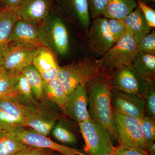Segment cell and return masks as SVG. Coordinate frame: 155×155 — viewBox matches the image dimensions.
<instances>
[{
  "label": "cell",
  "mask_w": 155,
  "mask_h": 155,
  "mask_svg": "<svg viewBox=\"0 0 155 155\" xmlns=\"http://www.w3.org/2000/svg\"><path fill=\"white\" fill-rule=\"evenodd\" d=\"M87 93L88 110L90 118L107 130L113 141L116 140L114 131L112 88L109 73L102 69L99 74L85 85Z\"/></svg>",
  "instance_id": "cell-1"
},
{
  "label": "cell",
  "mask_w": 155,
  "mask_h": 155,
  "mask_svg": "<svg viewBox=\"0 0 155 155\" xmlns=\"http://www.w3.org/2000/svg\"><path fill=\"white\" fill-rule=\"evenodd\" d=\"M101 70L98 59L87 57L60 67L57 78L69 95L78 85L85 86Z\"/></svg>",
  "instance_id": "cell-2"
},
{
  "label": "cell",
  "mask_w": 155,
  "mask_h": 155,
  "mask_svg": "<svg viewBox=\"0 0 155 155\" xmlns=\"http://www.w3.org/2000/svg\"><path fill=\"white\" fill-rule=\"evenodd\" d=\"M114 133L119 144L147 152L140 119L113 110Z\"/></svg>",
  "instance_id": "cell-3"
},
{
  "label": "cell",
  "mask_w": 155,
  "mask_h": 155,
  "mask_svg": "<svg viewBox=\"0 0 155 155\" xmlns=\"http://www.w3.org/2000/svg\"><path fill=\"white\" fill-rule=\"evenodd\" d=\"M87 155H101L115 148L110 135L102 125L91 119L78 124Z\"/></svg>",
  "instance_id": "cell-4"
},
{
  "label": "cell",
  "mask_w": 155,
  "mask_h": 155,
  "mask_svg": "<svg viewBox=\"0 0 155 155\" xmlns=\"http://www.w3.org/2000/svg\"><path fill=\"white\" fill-rule=\"evenodd\" d=\"M138 52L132 34L127 30V33L98 60L102 69L109 72L120 66L131 64Z\"/></svg>",
  "instance_id": "cell-5"
},
{
  "label": "cell",
  "mask_w": 155,
  "mask_h": 155,
  "mask_svg": "<svg viewBox=\"0 0 155 155\" xmlns=\"http://www.w3.org/2000/svg\"><path fill=\"white\" fill-rule=\"evenodd\" d=\"M108 73L112 87L143 97L149 82L140 76L131 64L120 66Z\"/></svg>",
  "instance_id": "cell-6"
},
{
  "label": "cell",
  "mask_w": 155,
  "mask_h": 155,
  "mask_svg": "<svg viewBox=\"0 0 155 155\" xmlns=\"http://www.w3.org/2000/svg\"><path fill=\"white\" fill-rule=\"evenodd\" d=\"M8 43L36 47L45 46L51 48L45 32L42 29V25L19 19L11 31Z\"/></svg>",
  "instance_id": "cell-7"
},
{
  "label": "cell",
  "mask_w": 155,
  "mask_h": 155,
  "mask_svg": "<svg viewBox=\"0 0 155 155\" xmlns=\"http://www.w3.org/2000/svg\"><path fill=\"white\" fill-rule=\"evenodd\" d=\"M46 102H38L30 107V111L24 127H29L45 136L51 133L56 123L61 119V114L54 109L48 110L46 107Z\"/></svg>",
  "instance_id": "cell-8"
},
{
  "label": "cell",
  "mask_w": 155,
  "mask_h": 155,
  "mask_svg": "<svg viewBox=\"0 0 155 155\" xmlns=\"http://www.w3.org/2000/svg\"><path fill=\"white\" fill-rule=\"evenodd\" d=\"M39 47L8 43L3 49V69L21 72L32 64L35 55Z\"/></svg>",
  "instance_id": "cell-9"
},
{
  "label": "cell",
  "mask_w": 155,
  "mask_h": 155,
  "mask_svg": "<svg viewBox=\"0 0 155 155\" xmlns=\"http://www.w3.org/2000/svg\"><path fill=\"white\" fill-rule=\"evenodd\" d=\"M88 28L87 41L92 52L101 58L115 43L108 28V19L98 17L92 19Z\"/></svg>",
  "instance_id": "cell-10"
},
{
  "label": "cell",
  "mask_w": 155,
  "mask_h": 155,
  "mask_svg": "<svg viewBox=\"0 0 155 155\" xmlns=\"http://www.w3.org/2000/svg\"><path fill=\"white\" fill-rule=\"evenodd\" d=\"M13 135L29 146L51 150L64 155H87L80 150L60 144L47 136L32 129H25V127L19 129Z\"/></svg>",
  "instance_id": "cell-11"
},
{
  "label": "cell",
  "mask_w": 155,
  "mask_h": 155,
  "mask_svg": "<svg viewBox=\"0 0 155 155\" xmlns=\"http://www.w3.org/2000/svg\"><path fill=\"white\" fill-rule=\"evenodd\" d=\"M61 110L77 124L91 119L85 85H78L68 95L67 101Z\"/></svg>",
  "instance_id": "cell-12"
},
{
  "label": "cell",
  "mask_w": 155,
  "mask_h": 155,
  "mask_svg": "<svg viewBox=\"0 0 155 155\" xmlns=\"http://www.w3.org/2000/svg\"><path fill=\"white\" fill-rule=\"evenodd\" d=\"M51 0H22L15 10L18 19L41 26L48 18Z\"/></svg>",
  "instance_id": "cell-13"
},
{
  "label": "cell",
  "mask_w": 155,
  "mask_h": 155,
  "mask_svg": "<svg viewBox=\"0 0 155 155\" xmlns=\"http://www.w3.org/2000/svg\"><path fill=\"white\" fill-rule=\"evenodd\" d=\"M111 98L114 110L139 119L145 116L144 103L142 97L112 87Z\"/></svg>",
  "instance_id": "cell-14"
},
{
  "label": "cell",
  "mask_w": 155,
  "mask_h": 155,
  "mask_svg": "<svg viewBox=\"0 0 155 155\" xmlns=\"http://www.w3.org/2000/svg\"><path fill=\"white\" fill-rule=\"evenodd\" d=\"M32 64L40 73L43 81L57 78L60 67L51 49L45 46L39 47Z\"/></svg>",
  "instance_id": "cell-15"
},
{
  "label": "cell",
  "mask_w": 155,
  "mask_h": 155,
  "mask_svg": "<svg viewBox=\"0 0 155 155\" xmlns=\"http://www.w3.org/2000/svg\"><path fill=\"white\" fill-rule=\"evenodd\" d=\"M46 35L49 41L50 47H52L61 55L67 54L69 48V33L61 17H53L50 22L49 31Z\"/></svg>",
  "instance_id": "cell-16"
},
{
  "label": "cell",
  "mask_w": 155,
  "mask_h": 155,
  "mask_svg": "<svg viewBox=\"0 0 155 155\" xmlns=\"http://www.w3.org/2000/svg\"><path fill=\"white\" fill-rule=\"evenodd\" d=\"M124 20L127 30L130 31L136 44L152 29L148 25L141 10L138 7L127 15Z\"/></svg>",
  "instance_id": "cell-17"
},
{
  "label": "cell",
  "mask_w": 155,
  "mask_h": 155,
  "mask_svg": "<svg viewBox=\"0 0 155 155\" xmlns=\"http://www.w3.org/2000/svg\"><path fill=\"white\" fill-rule=\"evenodd\" d=\"M137 7L136 0H108L102 16L108 19L124 20Z\"/></svg>",
  "instance_id": "cell-18"
},
{
  "label": "cell",
  "mask_w": 155,
  "mask_h": 155,
  "mask_svg": "<svg viewBox=\"0 0 155 155\" xmlns=\"http://www.w3.org/2000/svg\"><path fill=\"white\" fill-rule=\"evenodd\" d=\"M131 65L145 80L155 81V54L138 52Z\"/></svg>",
  "instance_id": "cell-19"
},
{
  "label": "cell",
  "mask_w": 155,
  "mask_h": 155,
  "mask_svg": "<svg viewBox=\"0 0 155 155\" xmlns=\"http://www.w3.org/2000/svg\"><path fill=\"white\" fill-rule=\"evenodd\" d=\"M0 110L5 113L15 123L24 127L30 107L22 104L17 100L0 99Z\"/></svg>",
  "instance_id": "cell-20"
},
{
  "label": "cell",
  "mask_w": 155,
  "mask_h": 155,
  "mask_svg": "<svg viewBox=\"0 0 155 155\" xmlns=\"http://www.w3.org/2000/svg\"><path fill=\"white\" fill-rule=\"evenodd\" d=\"M63 5L87 31L91 24L88 0H62Z\"/></svg>",
  "instance_id": "cell-21"
},
{
  "label": "cell",
  "mask_w": 155,
  "mask_h": 155,
  "mask_svg": "<svg viewBox=\"0 0 155 155\" xmlns=\"http://www.w3.org/2000/svg\"><path fill=\"white\" fill-rule=\"evenodd\" d=\"M43 91L45 100L61 110L67 101L68 95L58 78L43 81Z\"/></svg>",
  "instance_id": "cell-22"
},
{
  "label": "cell",
  "mask_w": 155,
  "mask_h": 155,
  "mask_svg": "<svg viewBox=\"0 0 155 155\" xmlns=\"http://www.w3.org/2000/svg\"><path fill=\"white\" fill-rule=\"evenodd\" d=\"M68 120L61 118L51 131L53 137L62 144L75 145L78 142L75 130Z\"/></svg>",
  "instance_id": "cell-23"
},
{
  "label": "cell",
  "mask_w": 155,
  "mask_h": 155,
  "mask_svg": "<svg viewBox=\"0 0 155 155\" xmlns=\"http://www.w3.org/2000/svg\"><path fill=\"white\" fill-rule=\"evenodd\" d=\"M21 72L3 70L0 72V99L17 100L16 85Z\"/></svg>",
  "instance_id": "cell-24"
},
{
  "label": "cell",
  "mask_w": 155,
  "mask_h": 155,
  "mask_svg": "<svg viewBox=\"0 0 155 155\" xmlns=\"http://www.w3.org/2000/svg\"><path fill=\"white\" fill-rule=\"evenodd\" d=\"M22 73L26 78L35 100L38 102L46 101L43 91V80L40 73L32 64L25 67Z\"/></svg>",
  "instance_id": "cell-25"
},
{
  "label": "cell",
  "mask_w": 155,
  "mask_h": 155,
  "mask_svg": "<svg viewBox=\"0 0 155 155\" xmlns=\"http://www.w3.org/2000/svg\"><path fill=\"white\" fill-rule=\"evenodd\" d=\"M18 19L15 11L4 8L0 11V48L8 44L11 31Z\"/></svg>",
  "instance_id": "cell-26"
},
{
  "label": "cell",
  "mask_w": 155,
  "mask_h": 155,
  "mask_svg": "<svg viewBox=\"0 0 155 155\" xmlns=\"http://www.w3.org/2000/svg\"><path fill=\"white\" fill-rule=\"evenodd\" d=\"M27 146L16 136L0 131V155H15Z\"/></svg>",
  "instance_id": "cell-27"
},
{
  "label": "cell",
  "mask_w": 155,
  "mask_h": 155,
  "mask_svg": "<svg viewBox=\"0 0 155 155\" xmlns=\"http://www.w3.org/2000/svg\"><path fill=\"white\" fill-rule=\"evenodd\" d=\"M16 91L17 100L22 104L31 107L37 102L35 98L28 81L22 72L18 78L16 85Z\"/></svg>",
  "instance_id": "cell-28"
},
{
  "label": "cell",
  "mask_w": 155,
  "mask_h": 155,
  "mask_svg": "<svg viewBox=\"0 0 155 155\" xmlns=\"http://www.w3.org/2000/svg\"><path fill=\"white\" fill-rule=\"evenodd\" d=\"M143 98L145 116L155 119V81L148 82Z\"/></svg>",
  "instance_id": "cell-29"
},
{
  "label": "cell",
  "mask_w": 155,
  "mask_h": 155,
  "mask_svg": "<svg viewBox=\"0 0 155 155\" xmlns=\"http://www.w3.org/2000/svg\"><path fill=\"white\" fill-rule=\"evenodd\" d=\"M108 25L109 31L115 43L127 33V27L123 19H108Z\"/></svg>",
  "instance_id": "cell-30"
},
{
  "label": "cell",
  "mask_w": 155,
  "mask_h": 155,
  "mask_svg": "<svg viewBox=\"0 0 155 155\" xmlns=\"http://www.w3.org/2000/svg\"><path fill=\"white\" fill-rule=\"evenodd\" d=\"M140 119L146 143L155 141V119L144 116Z\"/></svg>",
  "instance_id": "cell-31"
},
{
  "label": "cell",
  "mask_w": 155,
  "mask_h": 155,
  "mask_svg": "<svg viewBox=\"0 0 155 155\" xmlns=\"http://www.w3.org/2000/svg\"><path fill=\"white\" fill-rule=\"evenodd\" d=\"M23 127L15 123L5 113L0 110V131L14 134Z\"/></svg>",
  "instance_id": "cell-32"
},
{
  "label": "cell",
  "mask_w": 155,
  "mask_h": 155,
  "mask_svg": "<svg viewBox=\"0 0 155 155\" xmlns=\"http://www.w3.org/2000/svg\"><path fill=\"white\" fill-rule=\"evenodd\" d=\"M138 52L155 54V31L152 30L137 44Z\"/></svg>",
  "instance_id": "cell-33"
},
{
  "label": "cell",
  "mask_w": 155,
  "mask_h": 155,
  "mask_svg": "<svg viewBox=\"0 0 155 155\" xmlns=\"http://www.w3.org/2000/svg\"><path fill=\"white\" fill-rule=\"evenodd\" d=\"M108 0H88L90 18L94 19L102 16Z\"/></svg>",
  "instance_id": "cell-34"
},
{
  "label": "cell",
  "mask_w": 155,
  "mask_h": 155,
  "mask_svg": "<svg viewBox=\"0 0 155 155\" xmlns=\"http://www.w3.org/2000/svg\"><path fill=\"white\" fill-rule=\"evenodd\" d=\"M138 7L141 10L148 25L151 28L155 27V11L150 6L137 0Z\"/></svg>",
  "instance_id": "cell-35"
},
{
  "label": "cell",
  "mask_w": 155,
  "mask_h": 155,
  "mask_svg": "<svg viewBox=\"0 0 155 155\" xmlns=\"http://www.w3.org/2000/svg\"><path fill=\"white\" fill-rule=\"evenodd\" d=\"M114 155H148L147 152L142 150L123 145L116 147Z\"/></svg>",
  "instance_id": "cell-36"
},
{
  "label": "cell",
  "mask_w": 155,
  "mask_h": 155,
  "mask_svg": "<svg viewBox=\"0 0 155 155\" xmlns=\"http://www.w3.org/2000/svg\"><path fill=\"white\" fill-rule=\"evenodd\" d=\"M53 151L27 146L15 155H50Z\"/></svg>",
  "instance_id": "cell-37"
},
{
  "label": "cell",
  "mask_w": 155,
  "mask_h": 155,
  "mask_svg": "<svg viewBox=\"0 0 155 155\" xmlns=\"http://www.w3.org/2000/svg\"><path fill=\"white\" fill-rule=\"evenodd\" d=\"M22 0H1L3 8L15 11Z\"/></svg>",
  "instance_id": "cell-38"
},
{
  "label": "cell",
  "mask_w": 155,
  "mask_h": 155,
  "mask_svg": "<svg viewBox=\"0 0 155 155\" xmlns=\"http://www.w3.org/2000/svg\"><path fill=\"white\" fill-rule=\"evenodd\" d=\"M146 149L148 155H155V141L147 143Z\"/></svg>",
  "instance_id": "cell-39"
},
{
  "label": "cell",
  "mask_w": 155,
  "mask_h": 155,
  "mask_svg": "<svg viewBox=\"0 0 155 155\" xmlns=\"http://www.w3.org/2000/svg\"><path fill=\"white\" fill-rule=\"evenodd\" d=\"M3 49L0 48V72L3 70Z\"/></svg>",
  "instance_id": "cell-40"
},
{
  "label": "cell",
  "mask_w": 155,
  "mask_h": 155,
  "mask_svg": "<svg viewBox=\"0 0 155 155\" xmlns=\"http://www.w3.org/2000/svg\"><path fill=\"white\" fill-rule=\"evenodd\" d=\"M142 2L145 3L148 5L153 6L155 4V0H139Z\"/></svg>",
  "instance_id": "cell-41"
},
{
  "label": "cell",
  "mask_w": 155,
  "mask_h": 155,
  "mask_svg": "<svg viewBox=\"0 0 155 155\" xmlns=\"http://www.w3.org/2000/svg\"><path fill=\"white\" fill-rule=\"evenodd\" d=\"M115 148H116V147H115ZM115 148L114 149V150H113L104 153L103 154L101 155H114Z\"/></svg>",
  "instance_id": "cell-42"
},
{
  "label": "cell",
  "mask_w": 155,
  "mask_h": 155,
  "mask_svg": "<svg viewBox=\"0 0 155 155\" xmlns=\"http://www.w3.org/2000/svg\"><path fill=\"white\" fill-rule=\"evenodd\" d=\"M50 155H64L63 154H61V153H59L55 152H53Z\"/></svg>",
  "instance_id": "cell-43"
},
{
  "label": "cell",
  "mask_w": 155,
  "mask_h": 155,
  "mask_svg": "<svg viewBox=\"0 0 155 155\" xmlns=\"http://www.w3.org/2000/svg\"><path fill=\"white\" fill-rule=\"evenodd\" d=\"M0 6H1V7L3 8L2 6V2H1V0H0Z\"/></svg>",
  "instance_id": "cell-44"
},
{
  "label": "cell",
  "mask_w": 155,
  "mask_h": 155,
  "mask_svg": "<svg viewBox=\"0 0 155 155\" xmlns=\"http://www.w3.org/2000/svg\"><path fill=\"white\" fill-rule=\"evenodd\" d=\"M2 9H3V8L1 6H0V11H1Z\"/></svg>",
  "instance_id": "cell-45"
}]
</instances>
